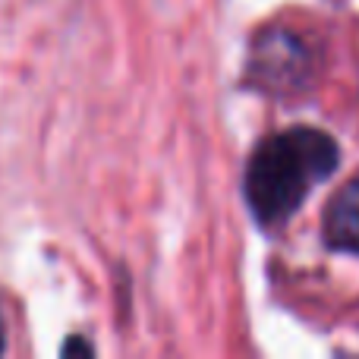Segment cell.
Returning <instances> with one entry per match:
<instances>
[{"label": "cell", "mask_w": 359, "mask_h": 359, "mask_svg": "<svg viewBox=\"0 0 359 359\" xmlns=\"http://www.w3.org/2000/svg\"><path fill=\"white\" fill-rule=\"evenodd\" d=\"M341 164V149L325 130L290 126L262 139L243 177V196L262 230H280Z\"/></svg>", "instance_id": "cell-1"}, {"label": "cell", "mask_w": 359, "mask_h": 359, "mask_svg": "<svg viewBox=\"0 0 359 359\" xmlns=\"http://www.w3.org/2000/svg\"><path fill=\"white\" fill-rule=\"evenodd\" d=\"M246 76L268 95H297L316 76V48L297 29H262L252 41Z\"/></svg>", "instance_id": "cell-2"}, {"label": "cell", "mask_w": 359, "mask_h": 359, "mask_svg": "<svg viewBox=\"0 0 359 359\" xmlns=\"http://www.w3.org/2000/svg\"><path fill=\"white\" fill-rule=\"evenodd\" d=\"M325 243L337 252L359 255V174L350 177L341 189L331 196L325 208Z\"/></svg>", "instance_id": "cell-3"}, {"label": "cell", "mask_w": 359, "mask_h": 359, "mask_svg": "<svg viewBox=\"0 0 359 359\" xmlns=\"http://www.w3.org/2000/svg\"><path fill=\"white\" fill-rule=\"evenodd\" d=\"M6 350V322H4V309H0V356Z\"/></svg>", "instance_id": "cell-4"}]
</instances>
